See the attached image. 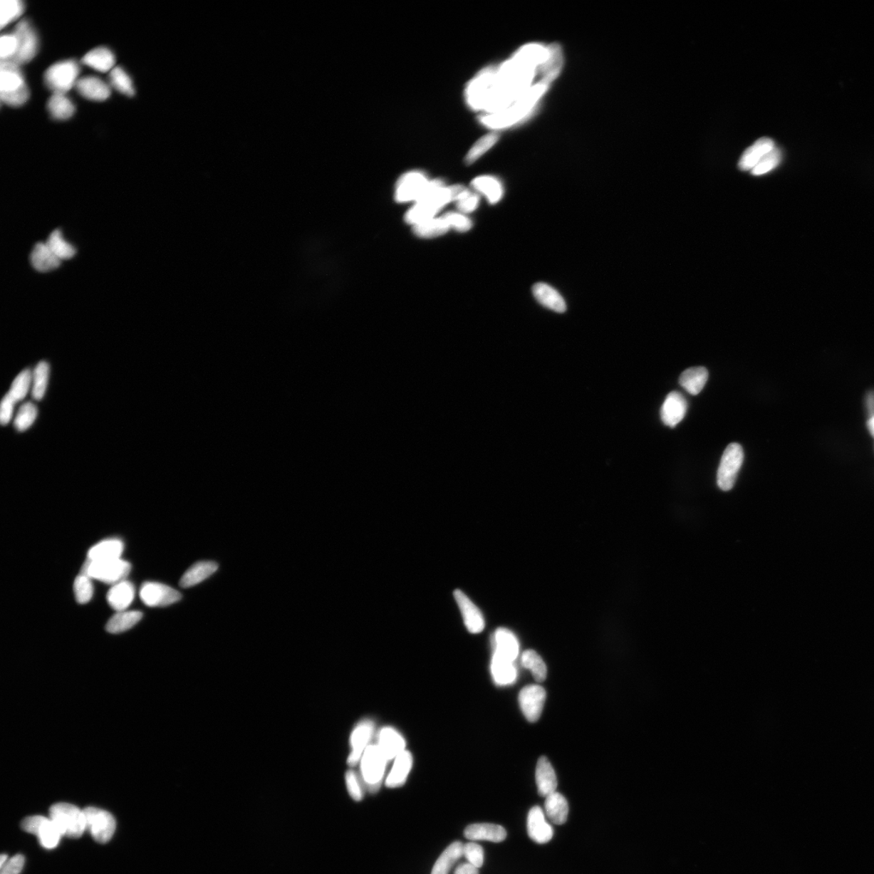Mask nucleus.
<instances>
[{
    "instance_id": "f257e3e1",
    "label": "nucleus",
    "mask_w": 874,
    "mask_h": 874,
    "mask_svg": "<svg viewBox=\"0 0 874 874\" xmlns=\"http://www.w3.org/2000/svg\"><path fill=\"white\" fill-rule=\"evenodd\" d=\"M549 56V48L540 45L523 47L511 61L498 69L482 71L467 88V103L474 110L491 114L507 109L510 103L521 97L532 81L535 68Z\"/></svg>"
},
{
    "instance_id": "f03ea898",
    "label": "nucleus",
    "mask_w": 874,
    "mask_h": 874,
    "mask_svg": "<svg viewBox=\"0 0 874 874\" xmlns=\"http://www.w3.org/2000/svg\"><path fill=\"white\" fill-rule=\"evenodd\" d=\"M467 189L462 186L446 187L442 181H431L429 192L406 214L410 224L417 225L433 219L452 201H457Z\"/></svg>"
},
{
    "instance_id": "7ed1b4c3",
    "label": "nucleus",
    "mask_w": 874,
    "mask_h": 874,
    "mask_svg": "<svg viewBox=\"0 0 874 874\" xmlns=\"http://www.w3.org/2000/svg\"><path fill=\"white\" fill-rule=\"evenodd\" d=\"M553 81L554 80L551 77L543 76L539 84L523 94L509 108L482 118V123L487 127L495 129L510 126L524 117L533 108L535 103L548 90Z\"/></svg>"
},
{
    "instance_id": "20e7f679",
    "label": "nucleus",
    "mask_w": 874,
    "mask_h": 874,
    "mask_svg": "<svg viewBox=\"0 0 874 874\" xmlns=\"http://www.w3.org/2000/svg\"><path fill=\"white\" fill-rule=\"evenodd\" d=\"M0 98L6 105L18 107L29 98V90L20 69L13 61H1L0 65Z\"/></svg>"
},
{
    "instance_id": "39448f33",
    "label": "nucleus",
    "mask_w": 874,
    "mask_h": 874,
    "mask_svg": "<svg viewBox=\"0 0 874 874\" xmlns=\"http://www.w3.org/2000/svg\"><path fill=\"white\" fill-rule=\"evenodd\" d=\"M388 762L376 744H371L363 754L359 764L360 776L370 794H377L382 787Z\"/></svg>"
},
{
    "instance_id": "423d86ee",
    "label": "nucleus",
    "mask_w": 874,
    "mask_h": 874,
    "mask_svg": "<svg viewBox=\"0 0 874 874\" xmlns=\"http://www.w3.org/2000/svg\"><path fill=\"white\" fill-rule=\"evenodd\" d=\"M50 818L63 836L77 839L86 831L84 811L68 803H57L51 806Z\"/></svg>"
},
{
    "instance_id": "0eeeda50",
    "label": "nucleus",
    "mask_w": 874,
    "mask_h": 874,
    "mask_svg": "<svg viewBox=\"0 0 874 874\" xmlns=\"http://www.w3.org/2000/svg\"><path fill=\"white\" fill-rule=\"evenodd\" d=\"M130 571V564L121 558L109 561H92L87 558L80 573L106 584L115 585L124 581Z\"/></svg>"
},
{
    "instance_id": "6e6552de",
    "label": "nucleus",
    "mask_w": 874,
    "mask_h": 874,
    "mask_svg": "<svg viewBox=\"0 0 874 874\" xmlns=\"http://www.w3.org/2000/svg\"><path fill=\"white\" fill-rule=\"evenodd\" d=\"M80 67L74 61H66L53 64L46 70L44 80L46 85L53 93L65 94L78 82Z\"/></svg>"
},
{
    "instance_id": "1a4fd4ad",
    "label": "nucleus",
    "mask_w": 874,
    "mask_h": 874,
    "mask_svg": "<svg viewBox=\"0 0 874 874\" xmlns=\"http://www.w3.org/2000/svg\"><path fill=\"white\" fill-rule=\"evenodd\" d=\"M744 461V452L741 444L732 443L725 449L717 473V484L722 491L733 489L737 474Z\"/></svg>"
},
{
    "instance_id": "9d476101",
    "label": "nucleus",
    "mask_w": 874,
    "mask_h": 874,
    "mask_svg": "<svg viewBox=\"0 0 874 874\" xmlns=\"http://www.w3.org/2000/svg\"><path fill=\"white\" fill-rule=\"evenodd\" d=\"M83 811L86 831L91 834L93 839L100 843L109 842L116 829L115 819L112 814L96 807H87Z\"/></svg>"
},
{
    "instance_id": "9b49d317",
    "label": "nucleus",
    "mask_w": 874,
    "mask_h": 874,
    "mask_svg": "<svg viewBox=\"0 0 874 874\" xmlns=\"http://www.w3.org/2000/svg\"><path fill=\"white\" fill-rule=\"evenodd\" d=\"M21 828L28 833L37 836L41 846L47 849L56 848L63 836L52 820L43 816H36L24 819Z\"/></svg>"
},
{
    "instance_id": "f8f14e48",
    "label": "nucleus",
    "mask_w": 874,
    "mask_h": 874,
    "mask_svg": "<svg viewBox=\"0 0 874 874\" xmlns=\"http://www.w3.org/2000/svg\"><path fill=\"white\" fill-rule=\"evenodd\" d=\"M431 182L421 172L403 175L397 184L395 199L398 203L420 201L429 192Z\"/></svg>"
},
{
    "instance_id": "ddd939ff",
    "label": "nucleus",
    "mask_w": 874,
    "mask_h": 874,
    "mask_svg": "<svg viewBox=\"0 0 874 874\" xmlns=\"http://www.w3.org/2000/svg\"><path fill=\"white\" fill-rule=\"evenodd\" d=\"M14 34L18 41L17 52L15 57L9 61L18 65L31 61L38 50V38L33 28L28 21L23 20L17 24Z\"/></svg>"
},
{
    "instance_id": "4468645a",
    "label": "nucleus",
    "mask_w": 874,
    "mask_h": 874,
    "mask_svg": "<svg viewBox=\"0 0 874 874\" xmlns=\"http://www.w3.org/2000/svg\"><path fill=\"white\" fill-rule=\"evenodd\" d=\"M375 733V724L370 719L360 721L350 734V752L348 758V764L355 766L360 764L363 754L370 746V742Z\"/></svg>"
},
{
    "instance_id": "2eb2a0df",
    "label": "nucleus",
    "mask_w": 874,
    "mask_h": 874,
    "mask_svg": "<svg viewBox=\"0 0 874 874\" xmlns=\"http://www.w3.org/2000/svg\"><path fill=\"white\" fill-rule=\"evenodd\" d=\"M140 596L147 606H168L182 599V594L168 586L157 582H146L142 586Z\"/></svg>"
},
{
    "instance_id": "dca6fc26",
    "label": "nucleus",
    "mask_w": 874,
    "mask_h": 874,
    "mask_svg": "<svg viewBox=\"0 0 874 874\" xmlns=\"http://www.w3.org/2000/svg\"><path fill=\"white\" fill-rule=\"evenodd\" d=\"M546 694L544 688L539 685H529L519 694V704L523 714L528 722H536L542 714Z\"/></svg>"
},
{
    "instance_id": "f3484780",
    "label": "nucleus",
    "mask_w": 874,
    "mask_h": 874,
    "mask_svg": "<svg viewBox=\"0 0 874 874\" xmlns=\"http://www.w3.org/2000/svg\"><path fill=\"white\" fill-rule=\"evenodd\" d=\"M457 604L459 605L464 623L469 633L479 634L484 631L485 620L483 614L471 599L460 590L454 592Z\"/></svg>"
},
{
    "instance_id": "a211bd4d",
    "label": "nucleus",
    "mask_w": 874,
    "mask_h": 874,
    "mask_svg": "<svg viewBox=\"0 0 874 874\" xmlns=\"http://www.w3.org/2000/svg\"><path fill=\"white\" fill-rule=\"evenodd\" d=\"M376 745L384 756L390 761L407 750L404 737L393 727H384L377 735Z\"/></svg>"
},
{
    "instance_id": "6ab92c4d",
    "label": "nucleus",
    "mask_w": 874,
    "mask_h": 874,
    "mask_svg": "<svg viewBox=\"0 0 874 874\" xmlns=\"http://www.w3.org/2000/svg\"><path fill=\"white\" fill-rule=\"evenodd\" d=\"M527 832L533 841L540 844L548 843L554 836V830L539 806L533 807L528 813Z\"/></svg>"
},
{
    "instance_id": "aec40b11",
    "label": "nucleus",
    "mask_w": 874,
    "mask_h": 874,
    "mask_svg": "<svg viewBox=\"0 0 874 874\" xmlns=\"http://www.w3.org/2000/svg\"><path fill=\"white\" fill-rule=\"evenodd\" d=\"M687 412L686 398L679 392L673 391L665 398L661 410V417L665 425L675 427L685 417Z\"/></svg>"
},
{
    "instance_id": "412c9836",
    "label": "nucleus",
    "mask_w": 874,
    "mask_h": 874,
    "mask_svg": "<svg viewBox=\"0 0 874 874\" xmlns=\"http://www.w3.org/2000/svg\"><path fill=\"white\" fill-rule=\"evenodd\" d=\"M414 759L411 752L406 750L394 759V764L385 778V786L390 789L400 788L405 784L413 768Z\"/></svg>"
},
{
    "instance_id": "4be33fe9",
    "label": "nucleus",
    "mask_w": 874,
    "mask_h": 874,
    "mask_svg": "<svg viewBox=\"0 0 874 874\" xmlns=\"http://www.w3.org/2000/svg\"><path fill=\"white\" fill-rule=\"evenodd\" d=\"M464 836L472 841H486L501 843L506 839L507 832L503 826L491 823H477L467 826Z\"/></svg>"
},
{
    "instance_id": "5701e85b",
    "label": "nucleus",
    "mask_w": 874,
    "mask_h": 874,
    "mask_svg": "<svg viewBox=\"0 0 874 874\" xmlns=\"http://www.w3.org/2000/svg\"><path fill=\"white\" fill-rule=\"evenodd\" d=\"M491 673L497 686H509L516 680L517 670L514 661L493 652Z\"/></svg>"
},
{
    "instance_id": "b1692460",
    "label": "nucleus",
    "mask_w": 874,
    "mask_h": 874,
    "mask_svg": "<svg viewBox=\"0 0 874 874\" xmlns=\"http://www.w3.org/2000/svg\"><path fill=\"white\" fill-rule=\"evenodd\" d=\"M532 291L535 299L546 308L560 313L567 311L566 302L563 297L551 285L545 283H535Z\"/></svg>"
},
{
    "instance_id": "393cba45",
    "label": "nucleus",
    "mask_w": 874,
    "mask_h": 874,
    "mask_svg": "<svg viewBox=\"0 0 874 874\" xmlns=\"http://www.w3.org/2000/svg\"><path fill=\"white\" fill-rule=\"evenodd\" d=\"M775 142L769 138H761L754 144L748 147L743 152L739 160V168L743 171L752 170L756 166L761 160H762L766 154H769L774 148Z\"/></svg>"
},
{
    "instance_id": "a878e982",
    "label": "nucleus",
    "mask_w": 874,
    "mask_h": 874,
    "mask_svg": "<svg viewBox=\"0 0 874 874\" xmlns=\"http://www.w3.org/2000/svg\"><path fill=\"white\" fill-rule=\"evenodd\" d=\"M535 777H536L538 791L541 796L546 798L556 792L557 778L555 770L548 758L543 756L539 759Z\"/></svg>"
},
{
    "instance_id": "bb28decb",
    "label": "nucleus",
    "mask_w": 874,
    "mask_h": 874,
    "mask_svg": "<svg viewBox=\"0 0 874 874\" xmlns=\"http://www.w3.org/2000/svg\"><path fill=\"white\" fill-rule=\"evenodd\" d=\"M77 91L88 100L103 102L110 96V88L106 83L95 76H86L77 82Z\"/></svg>"
},
{
    "instance_id": "cd10ccee",
    "label": "nucleus",
    "mask_w": 874,
    "mask_h": 874,
    "mask_svg": "<svg viewBox=\"0 0 874 874\" xmlns=\"http://www.w3.org/2000/svg\"><path fill=\"white\" fill-rule=\"evenodd\" d=\"M494 651L505 658L515 662L519 654V643L516 635L507 628H499L493 638Z\"/></svg>"
},
{
    "instance_id": "c85d7f7f",
    "label": "nucleus",
    "mask_w": 874,
    "mask_h": 874,
    "mask_svg": "<svg viewBox=\"0 0 874 874\" xmlns=\"http://www.w3.org/2000/svg\"><path fill=\"white\" fill-rule=\"evenodd\" d=\"M134 597L135 588L132 583L123 581L113 586L107 593L106 598L113 609L120 612L132 604Z\"/></svg>"
},
{
    "instance_id": "c756f323",
    "label": "nucleus",
    "mask_w": 874,
    "mask_h": 874,
    "mask_svg": "<svg viewBox=\"0 0 874 874\" xmlns=\"http://www.w3.org/2000/svg\"><path fill=\"white\" fill-rule=\"evenodd\" d=\"M29 259L33 269L39 272L56 269L61 265V261L53 254L48 246L43 242L36 244Z\"/></svg>"
},
{
    "instance_id": "7c9ffc66",
    "label": "nucleus",
    "mask_w": 874,
    "mask_h": 874,
    "mask_svg": "<svg viewBox=\"0 0 874 874\" xmlns=\"http://www.w3.org/2000/svg\"><path fill=\"white\" fill-rule=\"evenodd\" d=\"M123 543L118 539L103 541L88 551V558L92 561H109L120 558Z\"/></svg>"
},
{
    "instance_id": "2f4dec72",
    "label": "nucleus",
    "mask_w": 874,
    "mask_h": 874,
    "mask_svg": "<svg viewBox=\"0 0 874 874\" xmlns=\"http://www.w3.org/2000/svg\"><path fill=\"white\" fill-rule=\"evenodd\" d=\"M218 564L212 561H203L193 564L185 573L182 576L180 581V586L182 588H189L199 584L208 578L215 573L218 569Z\"/></svg>"
},
{
    "instance_id": "473e14b6",
    "label": "nucleus",
    "mask_w": 874,
    "mask_h": 874,
    "mask_svg": "<svg viewBox=\"0 0 874 874\" xmlns=\"http://www.w3.org/2000/svg\"><path fill=\"white\" fill-rule=\"evenodd\" d=\"M707 379H709V372L707 368L704 367L690 368L681 374L680 384L689 394L697 395L704 389Z\"/></svg>"
},
{
    "instance_id": "72a5a7b5",
    "label": "nucleus",
    "mask_w": 874,
    "mask_h": 874,
    "mask_svg": "<svg viewBox=\"0 0 874 874\" xmlns=\"http://www.w3.org/2000/svg\"><path fill=\"white\" fill-rule=\"evenodd\" d=\"M546 816L553 823L562 825L566 823L568 816V804L564 796L555 792L546 796L545 801Z\"/></svg>"
},
{
    "instance_id": "f704fd0d",
    "label": "nucleus",
    "mask_w": 874,
    "mask_h": 874,
    "mask_svg": "<svg viewBox=\"0 0 874 874\" xmlns=\"http://www.w3.org/2000/svg\"><path fill=\"white\" fill-rule=\"evenodd\" d=\"M473 187L482 194H484L490 204L499 203L503 198L504 190L501 182L496 177L482 176L475 178L472 182Z\"/></svg>"
},
{
    "instance_id": "c9c22d12",
    "label": "nucleus",
    "mask_w": 874,
    "mask_h": 874,
    "mask_svg": "<svg viewBox=\"0 0 874 874\" xmlns=\"http://www.w3.org/2000/svg\"><path fill=\"white\" fill-rule=\"evenodd\" d=\"M82 63L100 73H106L115 68V58L109 49L98 47L87 53L82 58Z\"/></svg>"
},
{
    "instance_id": "e433bc0d",
    "label": "nucleus",
    "mask_w": 874,
    "mask_h": 874,
    "mask_svg": "<svg viewBox=\"0 0 874 874\" xmlns=\"http://www.w3.org/2000/svg\"><path fill=\"white\" fill-rule=\"evenodd\" d=\"M464 844L460 841L451 843L439 855L432 868L431 874H449L459 860L463 857Z\"/></svg>"
},
{
    "instance_id": "4c0bfd02",
    "label": "nucleus",
    "mask_w": 874,
    "mask_h": 874,
    "mask_svg": "<svg viewBox=\"0 0 874 874\" xmlns=\"http://www.w3.org/2000/svg\"><path fill=\"white\" fill-rule=\"evenodd\" d=\"M140 611H120L113 616L107 623L106 631L112 633H121L128 631L137 623L142 618Z\"/></svg>"
},
{
    "instance_id": "58836bf2",
    "label": "nucleus",
    "mask_w": 874,
    "mask_h": 874,
    "mask_svg": "<svg viewBox=\"0 0 874 874\" xmlns=\"http://www.w3.org/2000/svg\"><path fill=\"white\" fill-rule=\"evenodd\" d=\"M47 107L51 116L57 120H68L76 110L73 103L63 93H53Z\"/></svg>"
},
{
    "instance_id": "ea45409f",
    "label": "nucleus",
    "mask_w": 874,
    "mask_h": 874,
    "mask_svg": "<svg viewBox=\"0 0 874 874\" xmlns=\"http://www.w3.org/2000/svg\"><path fill=\"white\" fill-rule=\"evenodd\" d=\"M414 233L422 239H433L447 233L450 226L442 217L433 218L414 226Z\"/></svg>"
},
{
    "instance_id": "a19ab883",
    "label": "nucleus",
    "mask_w": 874,
    "mask_h": 874,
    "mask_svg": "<svg viewBox=\"0 0 874 874\" xmlns=\"http://www.w3.org/2000/svg\"><path fill=\"white\" fill-rule=\"evenodd\" d=\"M50 366L48 363L41 361L33 372L32 396L35 400H43L48 385Z\"/></svg>"
},
{
    "instance_id": "79ce46f5",
    "label": "nucleus",
    "mask_w": 874,
    "mask_h": 874,
    "mask_svg": "<svg viewBox=\"0 0 874 874\" xmlns=\"http://www.w3.org/2000/svg\"><path fill=\"white\" fill-rule=\"evenodd\" d=\"M521 665L523 667L531 671L534 680L537 682H542L546 680L548 669L543 660L536 652L526 650L523 652Z\"/></svg>"
},
{
    "instance_id": "37998d69",
    "label": "nucleus",
    "mask_w": 874,
    "mask_h": 874,
    "mask_svg": "<svg viewBox=\"0 0 874 874\" xmlns=\"http://www.w3.org/2000/svg\"><path fill=\"white\" fill-rule=\"evenodd\" d=\"M46 244L53 254L61 260L71 259L76 254L75 248L63 240L61 231L58 229L52 231Z\"/></svg>"
},
{
    "instance_id": "c03bdc74",
    "label": "nucleus",
    "mask_w": 874,
    "mask_h": 874,
    "mask_svg": "<svg viewBox=\"0 0 874 874\" xmlns=\"http://www.w3.org/2000/svg\"><path fill=\"white\" fill-rule=\"evenodd\" d=\"M33 385V373L29 370H23L11 383L9 395L17 402L26 397Z\"/></svg>"
},
{
    "instance_id": "a18cd8bd",
    "label": "nucleus",
    "mask_w": 874,
    "mask_h": 874,
    "mask_svg": "<svg viewBox=\"0 0 874 874\" xmlns=\"http://www.w3.org/2000/svg\"><path fill=\"white\" fill-rule=\"evenodd\" d=\"M25 11V4L20 0H2L0 7V26L1 28L18 19Z\"/></svg>"
},
{
    "instance_id": "49530a36",
    "label": "nucleus",
    "mask_w": 874,
    "mask_h": 874,
    "mask_svg": "<svg viewBox=\"0 0 874 874\" xmlns=\"http://www.w3.org/2000/svg\"><path fill=\"white\" fill-rule=\"evenodd\" d=\"M38 408L33 403L28 402L24 403L18 411L14 426L18 432H25L29 429L38 417Z\"/></svg>"
},
{
    "instance_id": "de8ad7c7",
    "label": "nucleus",
    "mask_w": 874,
    "mask_h": 874,
    "mask_svg": "<svg viewBox=\"0 0 874 874\" xmlns=\"http://www.w3.org/2000/svg\"><path fill=\"white\" fill-rule=\"evenodd\" d=\"M498 140L499 135L496 133L487 134L479 140L467 153L465 160L466 164L472 165L477 162L479 157L483 156L485 152L496 145Z\"/></svg>"
},
{
    "instance_id": "09e8293b",
    "label": "nucleus",
    "mask_w": 874,
    "mask_h": 874,
    "mask_svg": "<svg viewBox=\"0 0 874 874\" xmlns=\"http://www.w3.org/2000/svg\"><path fill=\"white\" fill-rule=\"evenodd\" d=\"M110 80L113 86H114L118 92L128 97H132L135 94L133 83L130 76L121 68H115L110 73Z\"/></svg>"
},
{
    "instance_id": "8fccbe9b",
    "label": "nucleus",
    "mask_w": 874,
    "mask_h": 874,
    "mask_svg": "<svg viewBox=\"0 0 874 874\" xmlns=\"http://www.w3.org/2000/svg\"><path fill=\"white\" fill-rule=\"evenodd\" d=\"M74 593L77 603L86 604L91 600L93 594V587L91 578L80 574L74 581Z\"/></svg>"
},
{
    "instance_id": "3c124183",
    "label": "nucleus",
    "mask_w": 874,
    "mask_h": 874,
    "mask_svg": "<svg viewBox=\"0 0 874 874\" xmlns=\"http://www.w3.org/2000/svg\"><path fill=\"white\" fill-rule=\"evenodd\" d=\"M345 781L348 794L355 801H361L364 799L365 786L363 783L360 775L353 770H348L345 775Z\"/></svg>"
},
{
    "instance_id": "603ef678",
    "label": "nucleus",
    "mask_w": 874,
    "mask_h": 874,
    "mask_svg": "<svg viewBox=\"0 0 874 874\" xmlns=\"http://www.w3.org/2000/svg\"><path fill=\"white\" fill-rule=\"evenodd\" d=\"M781 162V152L775 147L769 154L760 160L759 163L755 166L751 170V174L754 176H760L768 174L770 171L774 170Z\"/></svg>"
},
{
    "instance_id": "864d4df0",
    "label": "nucleus",
    "mask_w": 874,
    "mask_h": 874,
    "mask_svg": "<svg viewBox=\"0 0 874 874\" xmlns=\"http://www.w3.org/2000/svg\"><path fill=\"white\" fill-rule=\"evenodd\" d=\"M18 41L14 33L3 35L0 38V58L1 61H11L17 52Z\"/></svg>"
},
{
    "instance_id": "5fc2aeb1",
    "label": "nucleus",
    "mask_w": 874,
    "mask_h": 874,
    "mask_svg": "<svg viewBox=\"0 0 874 874\" xmlns=\"http://www.w3.org/2000/svg\"><path fill=\"white\" fill-rule=\"evenodd\" d=\"M463 855L467 858L469 863L477 867L478 869L484 865V848L477 843L469 842L464 844Z\"/></svg>"
},
{
    "instance_id": "6e6d98bb",
    "label": "nucleus",
    "mask_w": 874,
    "mask_h": 874,
    "mask_svg": "<svg viewBox=\"0 0 874 874\" xmlns=\"http://www.w3.org/2000/svg\"><path fill=\"white\" fill-rule=\"evenodd\" d=\"M443 217L448 222L450 228H454L455 230L460 231V233H466V231L472 228L473 224L471 219L462 215V214L449 212L445 214Z\"/></svg>"
},
{
    "instance_id": "4d7b16f0",
    "label": "nucleus",
    "mask_w": 874,
    "mask_h": 874,
    "mask_svg": "<svg viewBox=\"0 0 874 874\" xmlns=\"http://www.w3.org/2000/svg\"><path fill=\"white\" fill-rule=\"evenodd\" d=\"M479 205V196L477 194H474L467 189L461 196V198L457 201V206L459 209L465 214L473 212L477 210Z\"/></svg>"
},
{
    "instance_id": "13d9d810",
    "label": "nucleus",
    "mask_w": 874,
    "mask_h": 874,
    "mask_svg": "<svg viewBox=\"0 0 874 874\" xmlns=\"http://www.w3.org/2000/svg\"><path fill=\"white\" fill-rule=\"evenodd\" d=\"M16 401L9 394L6 395L1 402L0 408V421L3 426L10 423L13 418Z\"/></svg>"
},
{
    "instance_id": "bf43d9fd",
    "label": "nucleus",
    "mask_w": 874,
    "mask_h": 874,
    "mask_svg": "<svg viewBox=\"0 0 874 874\" xmlns=\"http://www.w3.org/2000/svg\"><path fill=\"white\" fill-rule=\"evenodd\" d=\"M24 865H25V858L18 854L13 858L9 859L2 867H0L1 870L0 874H20Z\"/></svg>"
},
{
    "instance_id": "052dcab7",
    "label": "nucleus",
    "mask_w": 874,
    "mask_h": 874,
    "mask_svg": "<svg viewBox=\"0 0 874 874\" xmlns=\"http://www.w3.org/2000/svg\"><path fill=\"white\" fill-rule=\"evenodd\" d=\"M454 874H479L477 867L471 863H464L457 868Z\"/></svg>"
},
{
    "instance_id": "680f3d73",
    "label": "nucleus",
    "mask_w": 874,
    "mask_h": 874,
    "mask_svg": "<svg viewBox=\"0 0 874 874\" xmlns=\"http://www.w3.org/2000/svg\"><path fill=\"white\" fill-rule=\"evenodd\" d=\"M867 407L870 414L874 416V392H871L867 397Z\"/></svg>"
},
{
    "instance_id": "e2e57ef3",
    "label": "nucleus",
    "mask_w": 874,
    "mask_h": 874,
    "mask_svg": "<svg viewBox=\"0 0 874 874\" xmlns=\"http://www.w3.org/2000/svg\"><path fill=\"white\" fill-rule=\"evenodd\" d=\"M868 429H869L872 436L874 437V416L868 422Z\"/></svg>"
},
{
    "instance_id": "0e129e2a",
    "label": "nucleus",
    "mask_w": 874,
    "mask_h": 874,
    "mask_svg": "<svg viewBox=\"0 0 874 874\" xmlns=\"http://www.w3.org/2000/svg\"><path fill=\"white\" fill-rule=\"evenodd\" d=\"M8 860H9L8 855H6V854L1 855V858H0V867H2L6 863V862H7Z\"/></svg>"
}]
</instances>
